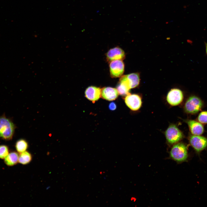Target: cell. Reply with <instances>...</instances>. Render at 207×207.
Masks as SVG:
<instances>
[{
  "mask_svg": "<svg viewBox=\"0 0 207 207\" xmlns=\"http://www.w3.org/2000/svg\"><path fill=\"white\" fill-rule=\"evenodd\" d=\"M16 127L11 120L5 115L0 116V138L9 141L13 136Z\"/></svg>",
  "mask_w": 207,
  "mask_h": 207,
  "instance_id": "obj_1",
  "label": "cell"
},
{
  "mask_svg": "<svg viewBox=\"0 0 207 207\" xmlns=\"http://www.w3.org/2000/svg\"><path fill=\"white\" fill-rule=\"evenodd\" d=\"M187 147L182 143H177L173 146L170 152L171 158L178 162L185 161L188 157Z\"/></svg>",
  "mask_w": 207,
  "mask_h": 207,
  "instance_id": "obj_2",
  "label": "cell"
},
{
  "mask_svg": "<svg viewBox=\"0 0 207 207\" xmlns=\"http://www.w3.org/2000/svg\"><path fill=\"white\" fill-rule=\"evenodd\" d=\"M203 105L202 101L199 97L193 96L189 97L186 101L184 109L187 113L194 114L200 111Z\"/></svg>",
  "mask_w": 207,
  "mask_h": 207,
  "instance_id": "obj_3",
  "label": "cell"
},
{
  "mask_svg": "<svg viewBox=\"0 0 207 207\" xmlns=\"http://www.w3.org/2000/svg\"><path fill=\"white\" fill-rule=\"evenodd\" d=\"M165 136L168 142L173 144L179 142L183 137L182 132L175 125H170L166 131Z\"/></svg>",
  "mask_w": 207,
  "mask_h": 207,
  "instance_id": "obj_4",
  "label": "cell"
},
{
  "mask_svg": "<svg viewBox=\"0 0 207 207\" xmlns=\"http://www.w3.org/2000/svg\"><path fill=\"white\" fill-rule=\"evenodd\" d=\"M189 143L195 151L199 153L207 147V138L199 135H193L189 138Z\"/></svg>",
  "mask_w": 207,
  "mask_h": 207,
  "instance_id": "obj_5",
  "label": "cell"
},
{
  "mask_svg": "<svg viewBox=\"0 0 207 207\" xmlns=\"http://www.w3.org/2000/svg\"><path fill=\"white\" fill-rule=\"evenodd\" d=\"M183 98V92L180 90L173 89L168 93L167 96V100L170 104L175 106L180 104L182 102Z\"/></svg>",
  "mask_w": 207,
  "mask_h": 207,
  "instance_id": "obj_6",
  "label": "cell"
},
{
  "mask_svg": "<svg viewBox=\"0 0 207 207\" xmlns=\"http://www.w3.org/2000/svg\"><path fill=\"white\" fill-rule=\"evenodd\" d=\"M109 67L110 76L112 78L120 77L124 73V64L121 60L111 62Z\"/></svg>",
  "mask_w": 207,
  "mask_h": 207,
  "instance_id": "obj_7",
  "label": "cell"
},
{
  "mask_svg": "<svg viewBox=\"0 0 207 207\" xmlns=\"http://www.w3.org/2000/svg\"><path fill=\"white\" fill-rule=\"evenodd\" d=\"M124 101L127 106L131 110L136 111L141 107L142 102L141 97L138 95L130 94L125 97Z\"/></svg>",
  "mask_w": 207,
  "mask_h": 207,
  "instance_id": "obj_8",
  "label": "cell"
},
{
  "mask_svg": "<svg viewBox=\"0 0 207 207\" xmlns=\"http://www.w3.org/2000/svg\"><path fill=\"white\" fill-rule=\"evenodd\" d=\"M125 57L124 51L118 47H115L110 49L106 54L107 60L109 62L115 60H123Z\"/></svg>",
  "mask_w": 207,
  "mask_h": 207,
  "instance_id": "obj_9",
  "label": "cell"
},
{
  "mask_svg": "<svg viewBox=\"0 0 207 207\" xmlns=\"http://www.w3.org/2000/svg\"><path fill=\"white\" fill-rule=\"evenodd\" d=\"M85 94L88 99L94 103L101 97V89L95 86H90L86 89Z\"/></svg>",
  "mask_w": 207,
  "mask_h": 207,
  "instance_id": "obj_10",
  "label": "cell"
},
{
  "mask_svg": "<svg viewBox=\"0 0 207 207\" xmlns=\"http://www.w3.org/2000/svg\"><path fill=\"white\" fill-rule=\"evenodd\" d=\"M119 93L115 88L107 87L101 89V97L107 100L112 101L115 100L118 97Z\"/></svg>",
  "mask_w": 207,
  "mask_h": 207,
  "instance_id": "obj_11",
  "label": "cell"
},
{
  "mask_svg": "<svg viewBox=\"0 0 207 207\" xmlns=\"http://www.w3.org/2000/svg\"><path fill=\"white\" fill-rule=\"evenodd\" d=\"M191 133L194 135H200L204 132V128L200 122L194 120H189L187 121Z\"/></svg>",
  "mask_w": 207,
  "mask_h": 207,
  "instance_id": "obj_12",
  "label": "cell"
},
{
  "mask_svg": "<svg viewBox=\"0 0 207 207\" xmlns=\"http://www.w3.org/2000/svg\"><path fill=\"white\" fill-rule=\"evenodd\" d=\"M130 89L124 78L122 76L120 79L119 83L117 87V89L119 94L122 96L127 95L130 94L129 92Z\"/></svg>",
  "mask_w": 207,
  "mask_h": 207,
  "instance_id": "obj_13",
  "label": "cell"
},
{
  "mask_svg": "<svg viewBox=\"0 0 207 207\" xmlns=\"http://www.w3.org/2000/svg\"><path fill=\"white\" fill-rule=\"evenodd\" d=\"M124 76L131 89L136 87L139 85L140 79L138 73H132Z\"/></svg>",
  "mask_w": 207,
  "mask_h": 207,
  "instance_id": "obj_14",
  "label": "cell"
},
{
  "mask_svg": "<svg viewBox=\"0 0 207 207\" xmlns=\"http://www.w3.org/2000/svg\"><path fill=\"white\" fill-rule=\"evenodd\" d=\"M19 156L17 152H11L4 159V163L9 166H14L18 162Z\"/></svg>",
  "mask_w": 207,
  "mask_h": 207,
  "instance_id": "obj_15",
  "label": "cell"
},
{
  "mask_svg": "<svg viewBox=\"0 0 207 207\" xmlns=\"http://www.w3.org/2000/svg\"><path fill=\"white\" fill-rule=\"evenodd\" d=\"M20 154L18 162L20 164L24 165H26L31 161L32 156L28 152L26 151Z\"/></svg>",
  "mask_w": 207,
  "mask_h": 207,
  "instance_id": "obj_16",
  "label": "cell"
},
{
  "mask_svg": "<svg viewBox=\"0 0 207 207\" xmlns=\"http://www.w3.org/2000/svg\"><path fill=\"white\" fill-rule=\"evenodd\" d=\"M15 147L17 152L20 153L26 150L28 147V143L25 140L20 139L16 142Z\"/></svg>",
  "mask_w": 207,
  "mask_h": 207,
  "instance_id": "obj_17",
  "label": "cell"
},
{
  "mask_svg": "<svg viewBox=\"0 0 207 207\" xmlns=\"http://www.w3.org/2000/svg\"><path fill=\"white\" fill-rule=\"evenodd\" d=\"M9 153V149L7 146L4 145H0V159H4Z\"/></svg>",
  "mask_w": 207,
  "mask_h": 207,
  "instance_id": "obj_18",
  "label": "cell"
},
{
  "mask_svg": "<svg viewBox=\"0 0 207 207\" xmlns=\"http://www.w3.org/2000/svg\"><path fill=\"white\" fill-rule=\"evenodd\" d=\"M198 120L200 123H207V111L201 112L198 117Z\"/></svg>",
  "mask_w": 207,
  "mask_h": 207,
  "instance_id": "obj_19",
  "label": "cell"
},
{
  "mask_svg": "<svg viewBox=\"0 0 207 207\" xmlns=\"http://www.w3.org/2000/svg\"><path fill=\"white\" fill-rule=\"evenodd\" d=\"M109 109L111 110H115L116 108V104L114 102H112L110 103L109 105Z\"/></svg>",
  "mask_w": 207,
  "mask_h": 207,
  "instance_id": "obj_20",
  "label": "cell"
},
{
  "mask_svg": "<svg viewBox=\"0 0 207 207\" xmlns=\"http://www.w3.org/2000/svg\"><path fill=\"white\" fill-rule=\"evenodd\" d=\"M205 47H206V54L207 55V43H205Z\"/></svg>",
  "mask_w": 207,
  "mask_h": 207,
  "instance_id": "obj_21",
  "label": "cell"
}]
</instances>
